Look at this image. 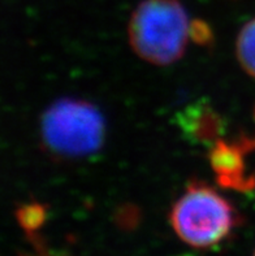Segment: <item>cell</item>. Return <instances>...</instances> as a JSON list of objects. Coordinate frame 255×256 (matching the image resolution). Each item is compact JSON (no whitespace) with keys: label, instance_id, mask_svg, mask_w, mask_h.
<instances>
[{"label":"cell","instance_id":"7a4b0ae2","mask_svg":"<svg viewBox=\"0 0 255 256\" xmlns=\"http://www.w3.org/2000/svg\"><path fill=\"white\" fill-rule=\"evenodd\" d=\"M103 114L93 103L78 98H62L45 110L41 118L43 146L63 159L86 158L104 142Z\"/></svg>","mask_w":255,"mask_h":256},{"label":"cell","instance_id":"5b68a950","mask_svg":"<svg viewBox=\"0 0 255 256\" xmlns=\"http://www.w3.org/2000/svg\"><path fill=\"white\" fill-rule=\"evenodd\" d=\"M178 125L189 140L213 143L223 133L221 117L207 104H191L177 116Z\"/></svg>","mask_w":255,"mask_h":256},{"label":"cell","instance_id":"6da1fadb","mask_svg":"<svg viewBox=\"0 0 255 256\" xmlns=\"http://www.w3.org/2000/svg\"><path fill=\"white\" fill-rule=\"evenodd\" d=\"M189 25L180 0H143L129 20L130 47L150 64H173L184 55Z\"/></svg>","mask_w":255,"mask_h":256},{"label":"cell","instance_id":"3957f363","mask_svg":"<svg viewBox=\"0 0 255 256\" xmlns=\"http://www.w3.org/2000/svg\"><path fill=\"white\" fill-rule=\"evenodd\" d=\"M173 230L185 244L204 248L219 244L236 225L229 202L208 185L193 181L169 214Z\"/></svg>","mask_w":255,"mask_h":256},{"label":"cell","instance_id":"30bf717a","mask_svg":"<svg viewBox=\"0 0 255 256\" xmlns=\"http://www.w3.org/2000/svg\"><path fill=\"white\" fill-rule=\"evenodd\" d=\"M254 256H255V254H254Z\"/></svg>","mask_w":255,"mask_h":256},{"label":"cell","instance_id":"277c9868","mask_svg":"<svg viewBox=\"0 0 255 256\" xmlns=\"http://www.w3.org/2000/svg\"><path fill=\"white\" fill-rule=\"evenodd\" d=\"M255 156V136H242L233 142L217 140L210 150V164L219 186L246 192L255 188V168L250 158Z\"/></svg>","mask_w":255,"mask_h":256},{"label":"cell","instance_id":"9c48e42d","mask_svg":"<svg viewBox=\"0 0 255 256\" xmlns=\"http://www.w3.org/2000/svg\"><path fill=\"white\" fill-rule=\"evenodd\" d=\"M252 114H254V120H255V107H254V110H252Z\"/></svg>","mask_w":255,"mask_h":256},{"label":"cell","instance_id":"8992f818","mask_svg":"<svg viewBox=\"0 0 255 256\" xmlns=\"http://www.w3.org/2000/svg\"><path fill=\"white\" fill-rule=\"evenodd\" d=\"M236 55L243 70L255 78V18L246 24L239 32Z\"/></svg>","mask_w":255,"mask_h":256},{"label":"cell","instance_id":"ba28073f","mask_svg":"<svg viewBox=\"0 0 255 256\" xmlns=\"http://www.w3.org/2000/svg\"><path fill=\"white\" fill-rule=\"evenodd\" d=\"M189 38L199 46H210L213 42L212 29L202 20H194L189 25Z\"/></svg>","mask_w":255,"mask_h":256},{"label":"cell","instance_id":"52a82bcc","mask_svg":"<svg viewBox=\"0 0 255 256\" xmlns=\"http://www.w3.org/2000/svg\"><path fill=\"white\" fill-rule=\"evenodd\" d=\"M47 218V208L38 202L21 204L16 210V218L20 226L28 234L39 230Z\"/></svg>","mask_w":255,"mask_h":256}]
</instances>
